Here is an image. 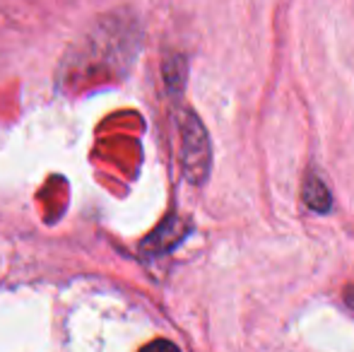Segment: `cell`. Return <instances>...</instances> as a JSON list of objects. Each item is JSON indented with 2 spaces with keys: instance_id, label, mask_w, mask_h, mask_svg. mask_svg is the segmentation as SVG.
<instances>
[{
  "instance_id": "1",
  "label": "cell",
  "mask_w": 354,
  "mask_h": 352,
  "mask_svg": "<svg viewBox=\"0 0 354 352\" xmlns=\"http://www.w3.org/2000/svg\"><path fill=\"white\" fill-rule=\"evenodd\" d=\"M183 142H186V167L188 174L196 183H201V178L207 174V160H210V147H207V136L201 128L198 118L183 126Z\"/></svg>"
},
{
  "instance_id": "2",
  "label": "cell",
  "mask_w": 354,
  "mask_h": 352,
  "mask_svg": "<svg viewBox=\"0 0 354 352\" xmlns=\"http://www.w3.org/2000/svg\"><path fill=\"white\" fill-rule=\"evenodd\" d=\"M304 203H306L311 210L316 212H328L333 205L330 191L326 188V183L316 176H308L306 183H304Z\"/></svg>"
},
{
  "instance_id": "3",
  "label": "cell",
  "mask_w": 354,
  "mask_h": 352,
  "mask_svg": "<svg viewBox=\"0 0 354 352\" xmlns=\"http://www.w3.org/2000/svg\"><path fill=\"white\" fill-rule=\"evenodd\" d=\"M140 352H181L174 343H169V340H152L149 345H145Z\"/></svg>"
},
{
  "instance_id": "4",
  "label": "cell",
  "mask_w": 354,
  "mask_h": 352,
  "mask_svg": "<svg viewBox=\"0 0 354 352\" xmlns=\"http://www.w3.org/2000/svg\"><path fill=\"white\" fill-rule=\"evenodd\" d=\"M345 304L350 306L352 314H354V285H350V287L345 290Z\"/></svg>"
}]
</instances>
